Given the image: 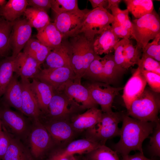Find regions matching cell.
Returning <instances> with one entry per match:
<instances>
[{
	"mask_svg": "<svg viewBox=\"0 0 160 160\" xmlns=\"http://www.w3.org/2000/svg\"><path fill=\"white\" fill-rule=\"evenodd\" d=\"M84 85L89 90L93 100L101 108L103 112L112 111V105L116 96L123 87H113L110 84L101 82L89 81Z\"/></svg>",
	"mask_w": 160,
	"mask_h": 160,
	"instance_id": "obj_10",
	"label": "cell"
},
{
	"mask_svg": "<svg viewBox=\"0 0 160 160\" xmlns=\"http://www.w3.org/2000/svg\"><path fill=\"white\" fill-rule=\"evenodd\" d=\"M70 160H78L77 158L74 156L71 155V156Z\"/></svg>",
	"mask_w": 160,
	"mask_h": 160,
	"instance_id": "obj_52",
	"label": "cell"
},
{
	"mask_svg": "<svg viewBox=\"0 0 160 160\" xmlns=\"http://www.w3.org/2000/svg\"><path fill=\"white\" fill-rule=\"evenodd\" d=\"M2 130V125L0 120V133Z\"/></svg>",
	"mask_w": 160,
	"mask_h": 160,
	"instance_id": "obj_53",
	"label": "cell"
},
{
	"mask_svg": "<svg viewBox=\"0 0 160 160\" xmlns=\"http://www.w3.org/2000/svg\"><path fill=\"white\" fill-rule=\"evenodd\" d=\"M111 24V26L113 32L119 38L129 39L132 38L131 32L123 27L114 19Z\"/></svg>",
	"mask_w": 160,
	"mask_h": 160,
	"instance_id": "obj_43",
	"label": "cell"
},
{
	"mask_svg": "<svg viewBox=\"0 0 160 160\" xmlns=\"http://www.w3.org/2000/svg\"><path fill=\"white\" fill-rule=\"evenodd\" d=\"M23 52L35 59L40 65L43 64L52 50L37 39L30 38L23 48Z\"/></svg>",
	"mask_w": 160,
	"mask_h": 160,
	"instance_id": "obj_28",
	"label": "cell"
},
{
	"mask_svg": "<svg viewBox=\"0 0 160 160\" xmlns=\"http://www.w3.org/2000/svg\"><path fill=\"white\" fill-rule=\"evenodd\" d=\"M101 61L103 66V82L110 84L125 71L116 64L111 53L101 57Z\"/></svg>",
	"mask_w": 160,
	"mask_h": 160,
	"instance_id": "obj_29",
	"label": "cell"
},
{
	"mask_svg": "<svg viewBox=\"0 0 160 160\" xmlns=\"http://www.w3.org/2000/svg\"><path fill=\"white\" fill-rule=\"evenodd\" d=\"M28 5L27 0H9L1 8V15L7 21L14 22L24 14Z\"/></svg>",
	"mask_w": 160,
	"mask_h": 160,
	"instance_id": "obj_27",
	"label": "cell"
},
{
	"mask_svg": "<svg viewBox=\"0 0 160 160\" xmlns=\"http://www.w3.org/2000/svg\"><path fill=\"white\" fill-rule=\"evenodd\" d=\"M54 145L42 160H70L71 155L65 157L61 156Z\"/></svg>",
	"mask_w": 160,
	"mask_h": 160,
	"instance_id": "obj_47",
	"label": "cell"
},
{
	"mask_svg": "<svg viewBox=\"0 0 160 160\" xmlns=\"http://www.w3.org/2000/svg\"><path fill=\"white\" fill-rule=\"evenodd\" d=\"M22 90L21 112L31 120H40L42 114L31 87L29 79H21Z\"/></svg>",
	"mask_w": 160,
	"mask_h": 160,
	"instance_id": "obj_15",
	"label": "cell"
},
{
	"mask_svg": "<svg viewBox=\"0 0 160 160\" xmlns=\"http://www.w3.org/2000/svg\"><path fill=\"white\" fill-rule=\"evenodd\" d=\"M123 160H154L146 157L143 153L139 152L132 155H127L122 157Z\"/></svg>",
	"mask_w": 160,
	"mask_h": 160,
	"instance_id": "obj_48",
	"label": "cell"
},
{
	"mask_svg": "<svg viewBox=\"0 0 160 160\" xmlns=\"http://www.w3.org/2000/svg\"><path fill=\"white\" fill-rule=\"evenodd\" d=\"M81 107L62 91H54L48 106V113L41 119L55 120L65 119H71L78 114Z\"/></svg>",
	"mask_w": 160,
	"mask_h": 160,
	"instance_id": "obj_9",
	"label": "cell"
},
{
	"mask_svg": "<svg viewBox=\"0 0 160 160\" xmlns=\"http://www.w3.org/2000/svg\"><path fill=\"white\" fill-rule=\"evenodd\" d=\"M32 27L25 18L13 22L10 39L12 56L15 57L31 38Z\"/></svg>",
	"mask_w": 160,
	"mask_h": 160,
	"instance_id": "obj_14",
	"label": "cell"
},
{
	"mask_svg": "<svg viewBox=\"0 0 160 160\" xmlns=\"http://www.w3.org/2000/svg\"><path fill=\"white\" fill-rule=\"evenodd\" d=\"M120 139L114 146V151L122 157L132 151L143 153L144 141L152 133L156 122H146L132 118L125 114L122 120Z\"/></svg>",
	"mask_w": 160,
	"mask_h": 160,
	"instance_id": "obj_1",
	"label": "cell"
},
{
	"mask_svg": "<svg viewBox=\"0 0 160 160\" xmlns=\"http://www.w3.org/2000/svg\"><path fill=\"white\" fill-rule=\"evenodd\" d=\"M110 10L114 19L121 25L129 18V12L127 9L123 10L120 9L119 7H116L112 8Z\"/></svg>",
	"mask_w": 160,
	"mask_h": 160,
	"instance_id": "obj_45",
	"label": "cell"
},
{
	"mask_svg": "<svg viewBox=\"0 0 160 160\" xmlns=\"http://www.w3.org/2000/svg\"><path fill=\"white\" fill-rule=\"evenodd\" d=\"M152 41L148 43L142 49V55L151 57L160 61V33L153 39Z\"/></svg>",
	"mask_w": 160,
	"mask_h": 160,
	"instance_id": "obj_38",
	"label": "cell"
},
{
	"mask_svg": "<svg viewBox=\"0 0 160 160\" xmlns=\"http://www.w3.org/2000/svg\"><path fill=\"white\" fill-rule=\"evenodd\" d=\"M117 153L102 145L86 154L85 160H120Z\"/></svg>",
	"mask_w": 160,
	"mask_h": 160,
	"instance_id": "obj_34",
	"label": "cell"
},
{
	"mask_svg": "<svg viewBox=\"0 0 160 160\" xmlns=\"http://www.w3.org/2000/svg\"><path fill=\"white\" fill-rule=\"evenodd\" d=\"M36 37L42 44L52 49L59 47L63 39V35L54 23L51 22L38 31Z\"/></svg>",
	"mask_w": 160,
	"mask_h": 160,
	"instance_id": "obj_26",
	"label": "cell"
},
{
	"mask_svg": "<svg viewBox=\"0 0 160 160\" xmlns=\"http://www.w3.org/2000/svg\"><path fill=\"white\" fill-rule=\"evenodd\" d=\"M31 7L42 9L46 12L51 8V0H27Z\"/></svg>",
	"mask_w": 160,
	"mask_h": 160,
	"instance_id": "obj_46",
	"label": "cell"
},
{
	"mask_svg": "<svg viewBox=\"0 0 160 160\" xmlns=\"http://www.w3.org/2000/svg\"><path fill=\"white\" fill-rule=\"evenodd\" d=\"M147 84L138 66L123 89L122 97L127 111L133 101L143 92Z\"/></svg>",
	"mask_w": 160,
	"mask_h": 160,
	"instance_id": "obj_16",
	"label": "cell"
},
{
	"mask_svg": "<svg viewBox=\"0 0 160 160\" xmlns=\"http://www.w3.org/2000/svg\"><path fill=\"white\" fill-rule=\"evenodd\" d=\"M141 51L133 46L130 40L127 43L124 47V54L129 67L135 64L138 65L141 59Z\"/></svg>",
	"mask_w": 160,
	"mask_h": 160,
	"instance_id": "obj_37",
	"label": "cell"
},
{
	"mask_svg": "<svg viewBox=\"0 0 160 160\" xmlns=\"http://www.w3.org/2000/svg\"><path fill=\"white\" fill-rule=\"evenodd\" d=\"M150 137L149 148L152 154L155 156H160V121L156 125Z\"/></svg>",
	"mask_w": 160,
	"mask_h": 160,
	"instance_id": "obj_40",
	"label": "cell"
},
{
	"mask_svg": "<svg viewBox=\"0 0 160 160\" xmlns=\"http://www.w3.org/2000/svg\"><path fill=\"white\" fill-rule=\"evenodd\" d=\"M7 2L5 0H0V6L2 7L6 4Z\"/></svg>",
	"mask_w": 160,
	"mask_h": 160,
	"instance_id": "obj_51",
	"label": "cell"
},
{
	"mask_svg": "<svg viewBox=\"0 0 160 160\" xmlns=\"http://www.w3.org/2000/svg\"><path fill=\"white\" fill-rule=\"evenodd\" d=\"M25 19L31 27L39 31L44 28L50 22L47 12L33 7L27 8L24 13Z\"/></svg>",
	"mask_w": 160,
	"mask_h": 160,
	"instance_id": "obj_31",
	"label": "cell"
},
{
	"mask_svg": "<svg viewBox=\"0 0 160 160\" xmlns=\"http://www.w3.org/2000/svg\"><path fill=\"white\" fill-rule=\"evenodd\" d=\"M10 136L7 150L1 160H36L26 145L19 139Z\"/></svg>",
	"mask_w": 160,
	"mask_h": 160,
	"instance_id": "obj_25",
	"label": "cell"
},
{
	"mask_svg": "<svg viewBox=\"0 0 160 160\" xmlns=\"http://www.w3.org/2000/svg\"><path fill=\"white\" fill-rule=\"evenodd\" d=\"M102 112L97 107L87 109L84 113L77 114L70 119L71 124L76 132L82 131L90 129L100 121Z\"/></svg>",
	"mask_w": 160,
	"mask_h": 160,
	"instance_id": "obj_22",
	"label": "cell"
},
{
	"mask_svg": "<svg viewBox=\"0 0 160 160\" xmlns=\"http://www.w3.org/2000/svg\"><path fill=\"white\" fill-rule=\"evenodd\" d=\"M51 5L56 15L79 9L77 0H51Z\"/></svg>",
	"mask_w": 160,
	"mask_h": 160,
	"instance_id": "obj_36",
	"label": "cell"
},
{
	"mask_svg": "<svg viewBox=\"0 0 160 160\" xmlns=\"http://www.w3.org/2000/svg\"><path fill=\"white\" fill-rule=\"evenodd\" d=\"M71 57L72 50L69 41H63L59 47L52 49L50 52L44 63V68H71Z\"/></svg>",
	"mask_w": 160,
	"mask_h": 160,
	"instance_id": "obj_19",
	"label": "cell"
},
{
	"mask_svg": "<svg viewBox=\"0 0 160 160\" xmlns=\"http://www.w3.org/2000/svg\"><path fill=\"white\" fill-rule=\"evenodd\" d=\"M90 10L87 9H79L56 15L53 23L63 35L64 39L73 34Z\"/></svg>",
	"mask_w": 160,
	"mask_h": 160,
	"instance_id": "obj_12",
	"label": "cell"
},
{
	"mask_svg": "<svg viewBox=\"0 0 160 160\" xmlns=\"http://www.w3.org/2000/svg\"><path fill=\"white\" fill-rule=\"evenodd\" d=\"M63 91L83 109L97 107L98 105L92 98L88 89L81 83L74 80L69 81L65 85Z\"/></svg>",
	"mask_w": 160,
	"mask_h": 160,
	"instance_id": "obj_17",
	"label": "cell"
},
{
	"mask_svg": "<svg viewBox=\"0 0 160 160\" xmlns=\"http://www.w3.org/2000/svg\"><path fill=\"white\" fill-rule=\"evenodd\" d=\"M40 66L34 58L21 52L15 57L14 71L21 79H32L41 69Z\"/></svg>",
	"mask_w": 160,
	"mask_h": 160,
	"instance_id": "obj_18",
	"label": "cell"
},
{
	"mask_svg": "<svg viewBox=\"0 0 160 160\" xmlns=\"http://www.w3.org/2000/svg\"><path fill=\"white\" fill-rule=\"evenodd\" d=\"M69 119L55 120H41L49 133L54 143L60 145L70 141L73 137L75 131Z\"/></svg>",
	"mask_w": 160,
	"mask_h": 160,
	"instance_id": "obj_13",
	"label": "cell"
},
{
	"mask_svg": "<svg viewBox=\"0 0 160 160\" xmlns=\"http://www.w3.org/2000/svg\"><path fill=\"white\" fill-rule=\"evenodd\" d=\"M129 39H122L118 42L114 48L113 57L116 64L121 69L126 71L129 67L125 59L124 50L127 43L129 41Z\"/></svg>",
	"mask_w": 160,
	"mask_h": 160,
	"instance_id": "obj_39",
	"label": "cell"
},
{
	"mask_svg": "<svg viewBox=\"0 0 160 160\" xmlns=\"http://www.w3.org/2000/svg\"><path fill=\"white\" fill-rule=\"evenodd\" d=\"M88 1L90 3L93 9L100 7L107 9L108 4L107 0H89Z\"/></svg>",
	"mask_w": 160,
	"mask_h": 160,
	"instance_id": "obj_49",
	"label": "cell"
},
{
	"mask_svg": "<svg viewBox=\"0 0 160 160\" xmlns=\"http://www.w3.org/2000/svg\"><path fill=\"white\" fill-rule=\"evenodd\" d=\"M119 40L110 25L95 37L93 42L94 51L99 56L111 53L114 51L115 47Z\"/></svg>",
	"mask_w": 160,
	"mask_h": 160,
	"instance_id": "obj_21",
	"label": "cell"
},
{
	"mask_svg": "<svg viewBox=\"0 0 160 160\" xmlns=\"http://www.w3.org/2000/svg\"><path fill=\"white\" fill-rule=\"evenodd\" d=\"M101 145L96 141L86 138L73 141L63 149L55 147L60 155L65 157L75 154H87Z\"/></svg>",
	"mask_w": 160,
	"mask_h": 160,
	"instance_id": "obj_24",
	"label": "cell"
},
{
	"mask_svg": "<svg viewBox=\"0 0 160 160\" xmlns=\"http://www.w3.org/2000/svg\"><path fill=\"white\" fill-rule=\"evenodd\" d=\"M31 87L37 102L42 116L48 112V106L53 95L54 90L47 84L36 79H32Z\"/></svg>",
	"mask_w": 160,
	"mask_h": 160,
	"instance_id": "obj_20",
	"label": "cell"
},
{
	"mask_svg": "<svg viewBox=\"0 0 160 160\" xmlns=\"http://www.w3.org/2000/svg\"><path fill=\"white\" fill-rule=\"evenodd\" d=\"M13 22L0 19V58L8 56L11 50L10 39Z\"/></svg>",
	"mask_w": 160,
	"mask_h": 160,
	"instance_id": "obj_33",
	"label": "cell"
},
{
	"mask_svg": "<svg viewBox=\"0 0 160 160\" xmlns=\"http://www.w3.org/2000/svg\"><path fill=\"white\" fill-rule=\"evenodd\" d=\"M69 41L72 50L71 66L75 75L74 81L81 83L91 63L98 55L95 53L93 42L87 40L82 34L70 37Z\"/></svg>",
	"mask_w": 160,
	"mask_h": 160,
	"instance_id": "obj_2",
	"label": "cell"
},
{
	"mask_svg": "<svg viewBox=\"0 0 160 160\" xmlns=\"http://www.w3.org/2000/svg\"><path fill=\"white\" fill-rule=\"evenodd\" d=\"M34 78L49 84L54 91H63L67 83L74 80L75 75L70 67L44 68Z\"/></svg>",
	"mask_w": 160,
	"mask_h": 160,
	"instance_id": "obj_11",
	"label": "cell"
},
{
	"mask_svg": "<svg viewBox=\"0 0 160 160\" xmlns=\"http://www.w3.org/2000/svg\"><path fill=\"white\" fill-rule=\"evenodd\" d=\"M10 138V134L2 126V130L0 133V160L3 158L7 150Z\"/></svg>",
	"mask_w": 160,
	"mask_h": 160,
	"instance_id": "obj_44",
	"label": "cell"
},
{
	"mask_svg": "<svg viewBox=\"0 0 160 160\" xmlns=\"http://www.w3.org/2000/svg\"><path fill=\"white\" fill-rule=\"evenodd\" d=\"M0 103V120L2 126L12 136L27 145L32 120L20 112Z\"/></svg>",
	"mask_w": 160,
	"mask_h": 160,
	"instance_id": "obj_5",
	"label": "cell"
},
{
	"mask_svg": "<svg viewBox=\"0 0 160 160\" xmlns=\"http://www.w3.org/2000/svg\"><path fill=\"white\" fill-rule=\"evenodd\" d=\"M114 19L111 14L106 9L100 7L93 9L88 12L83 22L71 36L82 34L89 41L93 42L95 36L110 25Z\"/></svg>",
	"mask_w": 160,
	"mask_h": 160,
	"instance_id": "obj_6",
	"label": "cell"
},
{
	"mask_svg": "<svg viewBox=\"0 0 160 160\" xmlns=\"http://www.w3.org/2000/svg\"><path fill=\"white\" fill-rule=\"evenodd\" d=\"M32 121L27 145L36 160H42L55 143L40 120Z\"/></svg>",
	"mask_w": 160,
	"mask_h": 160,
	"instance_id": "obj_8",
	"label": "cell"
},
{
	"mask_svg": "<svg viewBox=\"0 0 160 160\" xmlns=\"http://www.w3.org/2000/svg\"><path fill=\"white\" fill-rule=\"evenodd\" d=\"M137 65L145 70L160 75V62L152 58L142 55Z\"/></svg>",
	"mask_w": 160,
	"mask_h": 160,
	"instance_id": "obj_42",
	"label": "cell"
},
{
	"mask_svg": "<svg viewBox=\"0 0 160 160\" xmlns=\"http://www.w3.org/2000/svg\"><path fill=\"white\" fill-rule=\"evenodd\" d=\"M132 39L137 42L136 48L141 50L160 33V19L154 10L140 18L133 20Z\"/></svg>",
	"mask_w": 160,
	"mask_h": 160,
	"instance_id": "obj_7",
	"label": "cell"
},
{
	"mask_svg": "<svg viewBox=\"0 0 160 160\" xmlns=\"http://www.w3.org/2000/svg\"><path fill=\"white\" fill-rule=\"evenodd\" d=\"M126 113L113 111L102 112L99 121L92 127L87 129L86 138L105 145L106 141L113 137L120 136L119 123L122 121Z\"/></svg>",
	"mask_w": 160,
	"mask_h": 160,
	"instance_id": "obj_4",
	"label": "cell"
},
{
	"mask_svg": "<svg viewBox=\"0 0 160 160\" xmlns=\"http://www.w3.org/2000/svg\"><path fill=\"white\" fill-rule=\"evenodd\" d=\"M139 67L142 74L153 91L158 93L160 92V75L153 72L145 70Z\"/></svg>",
	"mask_w": 160,
	"mask_h": 160,
	"instance_id": "obj_41",
	"label": "cell"
},
{
	"mask_svg": "<svg viewBox=\"0 0 160 160\" xmlns=\"http://www.w3.org/2000/svg\"><path fill=\"white\" fill-rule=\"evenodd\" d=\"M19 76L16 74L13 77L1 98L0 103L12 107L21 112L22 90Z\"/></svg>",
	"mask_w": 160,
	"mask_h": 160,
	"instance_id": "obj_23",
	"label": "cell"
},
{
	"mask_svg": "<svg viewBox=\"0 0 160 160\" xmlns=\"http://www.w3.org/2000/svg\"><path fill=\"white\" fill-rule=\"evenodd\" d=\"M127 9L137 19L151 12L154 9L151 0H124Z\"/></svg>",
	"mask_w": 160,
	"mask_h": 160,
	"instance_id": "obj_32",
	"label": "cell"
},
{
	"mask_svg": "<svg viewBox=\"0 0 160 160\" xmlns=\"http://www.w3.org/2000/svg\"><path fill=\"white\" fill-rule=\"evenodd\" d=\"M159 93L145 88L142 94L132 103L127 111V114L141 121L156 123L159 121Z\"/></svg>",
	"mask_w": 160,
	"mask_h": 160,
	"instance_id": "obj_3",
	"label": "cell"
},
{
	"mask_svg": "<svg viewBox=\"0 0 160 160\" xmlns=\"http://www.w3.org/2000/svg\"><path fill=\"white\" fill-rule=\"evenodd\" d=\"M15 57L8 56L0 61V101L13 76Z\"/></svg>",
	"mask_w": 160,
	"mask_h": 160,
	"instance_id": "obj_30",
	"label": "cell"
},
{
	"mask_svg": "<svg viewBox=\"0 0 160 160\" xmlns=\"http://www.w3.org/2000/svg\"><path fill=\"white\" fill-rule=\"evenodd\" d=\"M108 5L107 9H111V8L114 7H119V5L121 1V0H107Z\"/></svg>",
	"mask_w": 160,
	"mask_h": 160,
	"instance_id": "obj_50",
	"label": "cell"
},
{
	"mask_svg": "<svg viewBox=\"0 0 160 160\" xmlns=\"http://www.w3.org/2000/svg\"><path fill=\"white\" fill-rule=\"evenodd\" d=\"M98 55L91 63L83 78L89 81L103 82V66Z\"/></svg>",
	"mask_w": 160,
	"mask_h": 160,
	"instance_id": "obj_35",
	"label": "cell"
}]
</instances>
